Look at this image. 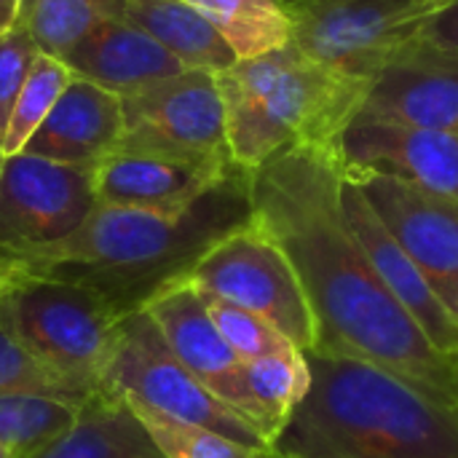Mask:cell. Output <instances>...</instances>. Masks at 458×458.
Returning <instances> with one entry per match:
<instances>
[{
  "mask_svg": "<svg viewBox=\"0 0 458 458\" xmlns=\"http://www.w3.org/2000/svg\"><path fill=\"white\" fill-rule=\"evenodd\" d=\"M344 164L333 145H295L250 177L252 223L287 255L314 317L317 354L378 365L458 405L456 362L389 293L341 201Z\"/></svg>",
  "mask_w": 458,
  "mask_h": 458,
  "instance_id": "obj_1",
  "label": "cell"
},
{
  "mask_svg": "<svg viewBox=\"0 0 458 458\" xmlns=\"http://www.w3.org/2000/svg\"><path fill=\"white\" fill-rule=\"evenodd\" d=\"M250 177L244 169L231 172L177 215L97 204L72 236L13 263L97 293L118 317L137 314L161 290L185 282L209 247L252 220Z\"/></svg>",
  "mask_w": 458,
  "mask_h": 458,
  "instance_id": "obj_2",
  "label": "cell"
},
{
  "mask_svg": "<svg viewBox=\"0 0 458 458\" xmlns=\"http://www.w3.org/2000/svg\"><path fill=\"white\" fill-rule=\"evenodd\" d=\"M311 386L274 458H458V405L352 357L306 352Z\"/></svg>",
  "mask_w": 458,
  "mask_h": 458,
  "instance_id": "obj_3",
  "label": "cell"
},
{
  "mask_svg": "<svg viewBox=\"0 0 458 458\" xmlns=\"http://www.w3.org/2000/svg\"><path fill=\"white\" fill-rule=\"evenodd\" d=\"M225 105L228 153L244 172L295 145H333L360 115L370 78L333 70L298 46L242 59L215 75Z\"/></svg>",
  "mask_w": 458,
  "mask_h": 458,
  "instance_id": "obj_4",
  "label": "cell"
},
{
  "mask_svg": "<svg viewBox=\"0 0 458 458\" xmlns=\"http://www.w3.org/2000/svg\"><path fill=\"white\" fill-rule=\"evenodd\" d=\"M0 317L38 360L72 386L86 394L102 389L123 317L97 293L16 266L0 290Z\"/></svg>",
  "mask_w": 458,
  "mask_h": 458,
  "instance_id": "obj_5",
  "label": "cell"
},
{
  "mask_svg": "<svg viewBox=\"0 0 458 458\" xmlns=\"http://www.w3.org/2000/svg\"><path fill=\"white\" fill-rule=\"evenodd\" d=\"M110 389L158 416L217 432L244 448L271 451L266 437L217 400L164 344L161 333L145 311L129 314L118 325V335L102 376Z\"/></svg>",
  "mask_w": 458,
  "mask_h": 458,
  "instance_id": "obj_6",
  "label": "cell"
},
{
  "mask_svg": "<svg viewBox=\"0 0 458 458\" xmlns=\"http://www.w3.org/2000/svg\"><path fill=\"white\" fill-rule=\"evenodd\" d=\"M458 0H325L290 8L293 46L360 78H376L421 43L429 24Z\"/></svg>",
  "mask_w": 458,
  "mask_h": 458,
  "instance_id": "obj_7",
  "label": "cell"
},
{
  "mask_svg": "<svg viewBox=\"0 0 458 458\" xmlns=\"http://www.w3.org/2000/svg\"><path fill=\"white\" fill-rule=\"evenodd\" d=\"M185 282L263 317L298 352L314 349V317L301 279L287 255L252 220L209 247Z\"/></svg>",
  "mask_w": 458,
  "mask_h": 458,
  "instance_id": "obj_8",
  "label": "cell"
},
{
  "mask_svg": "<svg viewBox=\"0 0 458 458\" xmlns=\"http://www.w3.org/2000/svg\"><path fill=\"white\" fill-rule=\"evenodd\" d=\"M94 169L5 156L0 169V258L21 260L72 236L97 209Z\"/></svg>",
  "mask_w": 458,
  "mask_h": 458,
  "instance_id": "obj_9",
  "label": "cell"
},
{
  "mask_svg": "<svg viewBox=\"0 0 458 458\" xmlns=\"http://www.w3.org/2000/svg\"><path fill=\"white\" fill-rule=\"evenodd\" d=\"M121 105L123 140L118 150L231 158L225 140V105L215 72L185 70L123 97Z\"/></svg>",
  "mask_w": 458,
  "mask_h": 458,
  "instance_id": "obj_10",
  "label": "cell"
},
{
  "mask_svg": "<svg viewBox=\"0 0 458 458\" xmlns=\"http://www.w3.org/2000/svg\"><path fill=\"white\" fill-rule=\"evenodd\" d=\"M344 172L458 317V201L394 174L352 166Z\"/></svg>",
  "mask_w": 458,
  "mask_h": 458,
  "instance_id": "obj_11",
  "label": "cell"
},
{
  "mask_svg": "<svg viewBox=\"0 0 458 458\" xmlns=\"http://www.w3.org/2000/svg\"><path fill=\"white\" fill-rule=\"evenodd\" d=\"M231 158H185L115 150L94 169L97 201L107 207L177 215L236 172Z\"/></svg>",
  "mask_w": 458,
  "mask_h": 458,
  "instance_id": "obj_12",
  "label": "cell"
},
{
  "mask_svg": "<svg viewBox=\"0 0 458 458\" xmlns=\"http://www.w3.org/2000/svg\"><path fill=\"white\" fill-rule=\"evenodd\" d=\"M360 115L458 134V51L416 43L373 78Z\"/></svg>",
  "mask_w": 458,
  "mask_h": 458,
  "instance_id": "obj_13",
  "label": "cell"
},
{
  "mask_svg": "<svg viewBox=\"0 0 458 458\" xmlns=\"http://www.w3.org/2000/svg\"><path fill=\"white\" fill-rule=\"evenodd\" d=\"M344 166L403 177L458 201V134L357 115L341 134Z\"/></svg>",
  "mask_w": 458,
  "mask_h": 458,
  "instance_id": "obj_14",
  "label": "cell"
},
{
  "mask_svg": "<svg viewBox=\"0 0 458 458\" xmlns=\"http://www.w3.org/2000/svg\"><path fill=\"white\" fill-rule=\"evenodd\" d=\"M341 201L352 231L357 233L362 250L368 252L373 268L389 293L403 303L411 319L424 330V335L456 362L458 357V317L440 301L427 276L411 260V255L397 244V239L386 231L376 209L368 204L362 191L346 177L341 182Z\"/></svg>",
  "mask_w": 458,
  "mask_h": 458,
  "instance_id": "obj_15",
  "label": "cell"
},
{
  "mask_svg": "<svg viewBox=\"0 0 458 458\" xmlns=\"http://www.w3.org/2000/svg\"><path fill=\"white\" fill-rule=\"evenodd\" d=\"M123 140L121 97L75 78L56 99L48 118L38 126L21 153L56 164L97 169Z\"/></svg>",
  "mask_w": 458,
  "mask_h": 458,
  "instance_id": "obj_16",
  "label": "cell"
},
{
  "mask_svg": "<svg viewBox=\"0 0 458 458\" xmlns=\"http://www.w3.org/2000/svg\"><path fill=\"white\" fill-rule=\"evenodd\" d=\"M62 62L75 78L121 99L185 72L177 56L123 19H102Z\"/></svg>",
  "mask_w": 458,
  "mask_h": 458,
  "instance_id": "obj_17",
  "label": "cell"
},
{
  "mask_svg": "<svg viewBox=\"0 0 458 458\" xmlns=\"http://www.w3.org/2000/svg\"><path fill=\"white\" fill-rule=\"evenodd\" d=\"M161 333L169 352L220 400L242 368V360L215 327L201 293L191 282L161 290L142 309Z\"/></svg>",
  "mask_w": 458,
  "mask_h": 458,
  "instance_id": "obj_18",
  "label": "cell"
},
{
  "mask_svg": "<svg viewBox=\"0 0 458 458\" xmlns=\"http://www.w3.org/2000/svg\"><path fill=\"white\" fill-rule=\"evenodd\" d=\"M309 386L311 370L306 352L290 349L242 362L220 400L250 421L271 445L306 397Z\"/></svg>",
  "mask_w": 458,
  "mask_h": 458,
  "instance_id": "obj_19",
  "label": "cell"
},
{
  "mask_svg": "<svg viewBox=\"0 0 458 458\" xmlns=\"http://www.w3.org/2000/svg\"><path fill=\"white\" fill-rule=\"evenodd\" d=\"M30 458H164L131 405L110 392H94L72 427Z\"/></svg>",
  "mask_w": 458,
  "mask_h": 458,
  "instance_id": "obj_20",
  "label": "cell"
},
{
  "mask_svg": "<svg viewBox=\"0 0 458 458\" xmlns=\"http://www.w3.org/2000/svg\"><path fill=\"white\" fill-rule=\"evenodd\" d=\"M123 19L177 56L185 70L217 75L239 62L220 32L185 0H123Z\"/></svg>",
  "mask_w": 458,
  "mask_h": 458,
  "instance_id": "obj_21",
  "label": "cell"
},
{
  "mask_svg": "<svg viewBox=\"0 0 458 458\" xmlns=\"http://www.w3.org/2000/svg\"><path fill=\"white\" fill-rule=\"evenodd\" d=\"M231 46L236 59H255L293 40V19L279 0H185Z\"/></svg>",
  "mask_w": 458,
  "mask_h": 458,
  "instance_id": "obj_22",
  "label": "cell"
},
{
  "mask_svg": "<svg viewBox=\"0 0 458 458\" xmlns=\"http://www.w3.org/2000/svg\"><path fill=\"white\" fill-rule=\"evenodd\" d=\"M102 19H123V0H21L19 24L40 54L64 59Z\"/></svg>",
  "mask_w": 458,
  "mask_h": 458,
  "instance_id": "obj_23",
  "label": "cell"
},
{
  "mask_svg": "<svg viewBox=\"0 0 458 458\" xmlns=\"http://www.w3.org/2000/svg\"><path fill=\"white\" fill-rule=\"evenodd\" d=\"M83 403L46 394H0V445L16 458H30L72 427Z\"/></svg>",
  "mask_w": 458,
  "mask_h": 458,
  "instance_id": "obj_24",
  "label": "cell"
},
{
  "mask_svg": "<svg viewBox=\"0 0 458 458\" xmlns=\"http://www.w3.org/2000/svg\"><path fill=\"white\" fill-rule=\"evenodd\" d=\"M70 81H72V72L62 59L48 56V54H40L35 59V64L13 102L5 131H3L5 156H16L27 148V142L32 140L38 126L48 118L56 99L70 86Z\"/></svg>",
  "mask_w": 458,
  "mask_h": 458,
  "instance_id": "obj_25",
  "label": "cell"
},
{
  "mask_svg": "<svg viewBox=\"0 0 458 458\" xmlns=\"http://www.w3.org/2000/svg\"><path fill=\"white\" fill-rule=\"evenodd\" d=\"M0 394H46L83 403L86 392L72 386L67 378L54 373L43 360H38L21 338L0 317Z\"/></svg>",
  "mask_w": 458,
  "mask_h": 458,
  "instance_id": "obj_26",
  "label": "cell"
},
{
  "mask_svg": "<svg viewBox=\"0 0 458 458\" xmlns=\"http://www.w3.org/2000/svg\"><path fill=\"white\" fill-rule=\"evenodd\" d=\"M131 411L137 413V419L142 421L145 432L150 435V440L156 443L164 458H274L271 451L244 448L217 432L158 416L140 405H131Z\"/></svg>",
  "mask_w": 458,
  "mask_h": 458,
  "instance_id": "obj_27",
  "label": "cell"
},
{
  "mask_svg": "<svg viewBox=\"0 0 458 458\" xmlns=\"http://www.w3.org/2000/svg\"><path fill=\"white\" fill-rule=\"evenodd\" d=\"M201 298L207 303V311H209L215 327L220 330V335L225 338V344L233 349V354L242 362L295 349L263 317H258V314H252V311H247L242 306H233V303H228L223 298L207 295V293H201Z\"/></svg>",
  "mask_w": 458,
  "mask_h": 458,
  "instance_id": "obj_28",
  "label": "cell"
},
{
  "mask_svg": "<svg viewBox=\"0 0 458 458\" xmlns=\"http://www.w3.org/2000/svg\"><path fill=\"white\" fill-rule=\"evenodd\" d=\"M38 56H40V48L35 46V40L21 24L0 35V126L3 131L13 110V102Z\"/></svg>",
  "mask_w": 458,
  "mask_h": 458,
  "instance_id": "obj_29",
  "label": "cell"
},
{
  "mask_svg": "<svg viewBox=\"0 0 458 458\" xmlns=\"http://www.w3.org/2000/svg\"><path fill=\"white\" fill-rule=\"evenodd\" d=\"M424 43L435 46V48H445V51H458V3L451 5L445 13H440L429 30L421 38Z\"/></svg>",
  "mask_w": 458,
  "mask_h": 458,
  "instance_id": "obj_30",
  "label": "cell"
},
{
  "mask_svg": "<svg viewBox=\"0 0 458 458\" xmlns=\"http://www.w3.org/2000/svg\"><path fill=\"white\" fill-rule=\"evenodd\" d=\"M21 16V0H0V35L19 27Z\"/></svg>",
  "mask_w": 458,
  "mask_h": 458,
  "instance_id": "obj_31",
  "label": "cell"
},
{
  "mask_svg": "<svg viewBox=\"0 0 458 458\" xmlns=\"http://www.w3.org/2000/svg\"><path fill=\"white\" fill-rule=\"evenodd\" d=\"M13 260H8V258H0V290H3V284L11 279V274H13Z\"/></svg>",
  "mask_w": 458,
  "mask_h": 458,
  "instance_id": "obj_32",
  "label": "cell"
},
{
  "mask_svg": "<svg viewBox=\"0 0 458 458\" xmlns=\"http://www.w3.org/2000/svg\"><path fill=\"white\" fill-rule=\"evenodd\" d=\"M5 164V150H3V126H0V169Z\"/></svg>",
  "mask_w": 458,
  "mask_h": 458,
  "instance_id": "obj_33",
  "label": "cell"
},
{
  "mask_svg": "<svg viewBox=\"0 0 458 458\" xmlns=\"http://www.w3.org/2000/svg\"><path fill=\"white\" fill-rule=\"evenodd\" d=\"M311 3H325V0H298L295 5H311ZM295 5H290V8H295ZM290 8H287V11H290Z\"/></svg>",
  "mask_w": 458,
  "mask_h": 458,
  "instance_id": "obj_34",
  "label": "cell"
},
{
  "mask_svg": "<svg viewBox=\"0 0 458 458\" xmlns=\"http://www.w3.org/2000/svg\"><path fill=\"white\" fill-rule=\"evenodd\" d=\"M0 458H16V456H13L5 445H0Z\"/></svg>",
  "mask_w": 458,
  "mask_h": 458,
  "instance_id": "obj_35",
  "label": "cell"
},
{
  "mask_svg": "<svg viewBox=\"0 0 458 458\" xmlns=\"http://www.w3.org/2000/svg\"><path fill=\"white\" fill-rule=\"evenodd\" d=\"M279 3H282V5H284V8H290V5H295V3H298V0H279Z\"/></svg>",
  "mask_w": 458,
  "mask_h": 458,
  "instance_id": "obj_36",
  "label": "cell"
},
{
  "mask_svg": "<svg viewBox=\"0 0 458 458\" xmlns=\"http://www.w3.org/2000/svg\"><path fill=\"white\" fill-rule=\"evenodd\" d=\"M456 389H458V357H456Z\"/></svg>",
  "mask_w": 458,
  "mask_h": 458,
  "instance_id": "obj_37",
  "label": "cell"
}]
</instances>
